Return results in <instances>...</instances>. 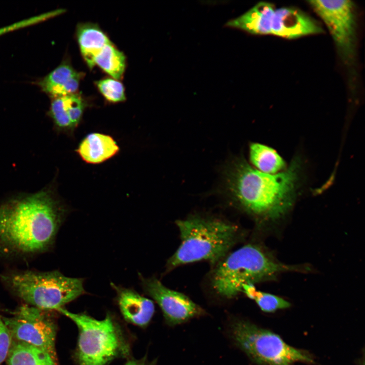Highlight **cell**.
I'll list each match as a JSON object with an SVG mask.
<instances>
[{
  "mask_svg": "<svg viewBox=\"0 0 365 365\" xmlns=\"http://www.w3.org/2000/svg\"><path fill=\"white\" fill-rule=\"evenodd\" d=\"M212 267L208 277L209 286L215 295L227 299L242 293L244 284L275 279L281 272L301 270L299 267L276 261L255 243L229 252Z\"/></svg>",
  "mask_w": 365,
  "mask_h": 365,
  "instance_id": "4",
  "label": "cell"
},
{
  "mask_svg": "<svg viewBox=\"0 0 365 365\" xmlns=\"http://www.w3.org/2000/svg\"><path fill=\"white\" fill-rule=\"evenodd\" d=\"M300 167V162L295 159L286 169L270 174L238 159L228 169L227 188L232 198L247 213L259 220H276L294 204Z\"/></svg>",
  "mask_w": 365,
  "mask_h": 365,
  "instance_id": "2",
  "label": "cell"
},
{
  "mask_svg": "<svg viewBox=\"0 0 365 365\" xmlns=\"http://www.w3.org/2000/svg\"><path fill=\"white\" fill-rule=\"evenodd\" d=\"M62 98L65 111L75 129L81 121L87 102L78 93L62 96Z\"/></svg>",
  "mask_w": 365,
  "mask_h": 365,
  "instance_id": "22",
  "label": "cell"
},
{
  "mask_svg": "<svg viewBox=\"0 0 365 365\" xmlns=\"http://www.w3.org/2000/svg\"><path fill=\"white\" fill-rule=\"evenodd\" d=\"M58 312L72 320L78 330L74 358L78 365H106L120 358H130V341L111 313L97 319L85 313H72L63 307Z\"/></svg>",
  "mask_w": 365,
  "mask_h": 365,
  "instance_id": "5",
  "label": "cell"
},
{
  "mask_svg": "<svg viewBox=\"0 0 365 365\" xmlns=\"http://www.w3.org/2000/svg\"><path fill=\"white\" fill-rule=\"evenodd\" d=\"M49 311L25 304L11 316L3 318L13 341L28 344L57 358V326Z\"/></svg>",
  "mask_w": 365,
  "mask_h": 365,
  "instance_id": "9",
  "label": "cell"
},
{
  "mask_svg": "<svg viewBox=\"0 0 365 365\" xmlns=\"http://www.w3.org/2000/svg\"><path fill=\"white\" fill-rule=\"evenodd\" d=\"M63 9H59L45 13L30 17L0 28V36L9 32L29 26L43 22L64 13Z\"/></svg>",
  "mask_w": 365,
  "mask_h": 365,
  "instance_id": "24",
  "label": "cell"
},
{
  "mask_svg": "<svg viewBox=\"0 0 365 365\" xmlns=\"http://www.w3.org/2000/svg\"><path fill=\"white\" fill-rule=\"evenodd\" d=\"M12 342L10 332L0 315V365L7 359Z\"/></svg>",
  "mask_w": 365,
  "mask_h": 365,
  "instance_id": "25",
  "label": "cell"
},
{
  "mask_svg": "<svg viewBox=\"0 0 365 365\" xmlns=\"http://www.w3.org/2000/svg\"><path fill=\"white\" fill-rule=\"evenodd\" d=\"M251 162L258 170L270 174L278 173L285 168L282 158L272 148L258 143H253L249 147Z\"/></svg>",
  "mask_w": 365,
  "mask_h": 365,
  "instance_id": "18",
  "label": "cell"
},
{
  "mask_svg": "<svg viewBox=\"0 0 365 365\" xmlns=\"http://www.w3.org/2000/svg\"><path fill=\"white\" fill-rule=\"evenodd\" d=\"M7 360L8 365H58L57 358L47 352L13 340Z\"/></svg>",
  "mask_w": 365,
  "mask_h": 365,
  "instance_id": "17",
  "label": "cell"
},
{
  "mask_svg": "<svg viewBox=\"0 0 365 365\" xmlns=\"http://www.w3.org/2000/svg\"><path fill=\"white\" fill-rule=\"evenodd\" d=\"M119 147L110 135L94 132L88 134L79 144L77 152L86 163L99 164L116 155Z\"/></svg>",
  "mask_w": 365,
  "mask_h": 365,
  "instance_id": "15",
  "label": "cell"
},
{
  "mask_svg": "<svg viewBox=\"0 0 365 365\" xmlns=\"http://www.w3.org/2000/svg\"><path fill=\"white\" fill-rule=\"evenodd\" d=\"M0 278L26 304L46 311H56L86 293L83 279L67 277L57 270H11Z\"/></svg>",
  "mask_w": 365,
  "mask_h": 365,
  "instance_id": "6",
  "label": "cell"
},
{
  "mask_svg": "<svg viewBox=\"0 0 365 365\" xmlns=\"http://www.w3.org/2000/svg\"><path fill=\"white\" fill-rule=\"evenodd\" d=\"M242 293L255 301L260 309L266 312H272L279 309H285L290 305L288 301L281 297L258 290L253 284L243 285Z\"/></svg>",
  "mask_w": 365,
  "mask_h": 365,
  "instance_id": "20",
  "label": "cell"
},
{
  "mask_svg": "<svg viewBox=\"0 0 365 365\" xmlns=\"http://www.w3.org/2000/svg\"><path fill=\"white\" fill-rule=\"evenodd\" d=\"M111 285L116 291V301L124 319L140 327H147L155 313L154 302L132 288L114 283H111Z\"/></svg>",
  "mask_w": 365,
  "mask_h": 365,
  "instance_id": "12",
  "label": "cell"
},
{
  "mask_svg": "<svg viewBox=\"0 0 365 365\" xmlns=\"http://www.w3.org/2000/svg\"><path fill=\"white\" fill-rule=\"evenodd\" d=\"M231 333L237 345L259 363L293 365L297 362L312 361L309 355L288 345L279 336L247 321H234Z\"/></svg>",
  "mask_w": 365,
  "mask_h": 365,
  "instance_id": "7",
  "label": "cell"
},
{
  "mask_svg": "<svg viewBox=\"0 0 365 365\" xmlns=\"http://www.w3.org/2000/svg\"><path fill=\"white\" fill-rule=\"evenodd\" d=\"M104 98L108 102L118 103L126 100L125 89L123 84L118 80L107 78L95 83Z\"/></svg>",
  "mask_w": 365,
  "mask_h": 365,
  "instance_id": "21",
  "label": "cell"
},
{
  "mask_svg": "<svg viewBox=\"0 0 365 365\" xmlns=\"http://www.w3.org/2000/svg\"><path fill=\"white\" fill-rule=\"evenodd\" d=\"M76 36L82 56L92 69L96 55L111 41L98 25L89 22L78 25Z\"/></svg>",
  "mask_w": 365,
  "mask_h": 365,
  "instance_id": "16",
  "label": "cell"
},
{
  "mask_svg": "<svg viewBox=\"0 0 365 365\" xmlns=\"http://www.w3.org/2000/svg\"><path fill=\"white\" fill-rule=\"evenodd\" d=\"M48 114L57 130L65 132L74 130L64 108L62 96L53 98Z\"/></svg>",
  "mask_w": 365,
  "mask_h": 365,
  "instance_id": "23",
  "label": "cell"
},
{
  "mask_svg": "<svg viewBox=\"0 0 365 365\" xmlns=\"http://www.w3.org/2000/svg\"><path fill=\"white\" fill-rule=\"evenodd\" d=\"M323 32L324 30L318 21L300 9L282 7L275 10L271 34L295 39Z\"/></svg>",
  "mask_w": 365,
  "mask_h": 365,
  "instance_id": "11",
  "label": "cell"
},
{
  "mask_svg": "<svg viewBox=\"0 0 365 365\" xmlns=\"http://www.w3.org/2000/svg\"><path fill=\"white\" fill-rule=\"evenodd\" d=\"M84 74L64 61L38 82L42 90L52 98L77 93Z\"/></svg>",
  "mask_w": 365,
  "mask_h": 365,
  "instance_id": "13",
  "label": "cell"
},
{
  "mask_svg": "<svg viewBox=\"0 0 365 365\" xmlns=\"http://www.w3.org/2000/svg\"><path fill=\"white\" fill-rule=\"evenodd\" d=\"M139 278L143 291L159 305L169 325L182 323L204 313L188 296L167 287L155 276L145 278L139 274Z\"/></svg>",
  "mask_w": 365,
  "mask_h": 365,
  "instance_id": "10",
  "label": "cell"
},
{
  "mask_svg": "<svg viewBox=\"0 0 365 365\" xmlns=\"http://www.w3.org/2000/svg\"><path fill=\"white\" fill-rule=\"evenodd\" d=\"M309 5L327 28L342 60L352 63L356 47L355 5L349 0H311Z\"/></svg>",
  "mask_w": 365,
  "mask_h": 365,
  "instance_id": "8",
  "label": "cell"
},
{
  "mask_svg": "<svg viewBox=\"0 0 365 365\" xmlns=\"http://www.w3.org/2000/svg\"><path fill=\"white\" fill-rule=\"evenodd\" d=\"M156 360H150L147 355L139 359L129 358L124 365H156Z\"/></svg>",
  "mask_w": 365,
  "mask_h": 365,
  "instance_id": "26",
  "label": "cell"
},
{
  "mask_svg": "<svg viewBox=\"0 0 365 365\" xmlns=\"http://www.w3.org/2000/svg\"><path fill=\"white\" fill-rule=\"evenodd\" d=\"M66 213L53 192L10 199L0 205V256L21 257L48 251Z\"/></svg>",
  "mask_w": 365,
  "mask_h": 365,
  "instance_id": "1",
  "label": "cell"
},
{
  "mask_svg": "<svg viewBox=\"0 0 365 365\" xmlns=\"http://www.w3.org/2000/svg\"><path fill=\"white\" fill-rule=\"evenodd\" d=\"M180 244L168 260L165 273L185 264L207 261L213 266L244 237L236 224L214 216L192 215L176 221Z\"/></svg>",
  "mask_w": 365,
  "mask_h": 365,
  "instance_id": "3",
  "label": "cell"
},
{
  "mask_svg": "<svg viewBox=\"0 0 365 365\" xmlns=\"http://www.w3.org/2000/svg\"><path fill=\"white\" fill-rule=\"evenodd\" d=\"M275 9L272 3L259 2L242 15L228 21L226 26L252 34H271Z\"/></svg>",
  "mask_w": 365,
  "mask_h": 365,
  "instance_id": "14",
  "label": "cell"
},
{
  "mask_svg": "<svg viewBox=\"0 0 365 365\" xmlns=\"http://www.w3.org/2000/svg\"><path fill=\"white\" fill-rule=\"evenodd\" d=\"M94 64L112 78H122L126 67V57L123 52L118 49L111 42L107 44L96 55Z\"/></svg>",
  "mask_w": 365,
  "mask_h": 365,
  "instance_id": "19",
  "label": "cell"
}]
</instances>
